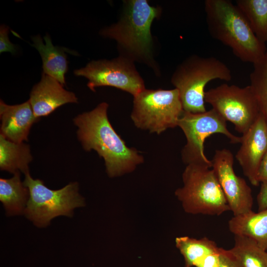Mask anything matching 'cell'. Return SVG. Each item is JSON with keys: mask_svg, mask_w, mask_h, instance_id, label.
Here are the masks:
<instances>
[{"mask_svg": "<svg viewBox=\"0 0 267 267\" xmlns=\"http://www.w3.org/2000/svg\"><path fill=\"white\" fill-rule=\"evenodd\" d=\"M204 9L210 35L240 60L254 64L264 57L265 43L258 39L236 4L229 0H206Z\"/></svg>", "mask_w": 267, "mask_h": 267, "instance_id": "cell-2", "label": "cell"}, {"mask_svg": "<svg viewBox=\"0 0 267 267\" xmlns=\"http://www.w3.org/2000/svg\"><path fill=\"white\" fill-rule=\"evenodd\" d=\"M257 200L259 211L267 209V181L262 183Z\"/></svg>", "mask_w": 267, "mask_h": 267, "instance_id": "cell-26", "label": "cell"}, {"mask_svg": "<svg viewBox=\"0 0 267 267\" xmlns=\"http://www.w3.org/2000/svg\"><path fill=\"white\" fill-rule=\"evenodd\" d=\"M253 65L250 76V86L256 97L260 112L267 125V49L264 57Z\"/></svg>", "mask_w": 267, "mask_h": 267, "instance_id": "cell-22", "label": "cell"}, {"mask_svg": "<svg viewBox=\"0 0 267 267\" xmlns=\"http://www.w3.org/2000/svg\"><path fill=\"white\" fill-rule=\"evenodd\" d=\"M204 101L226 121L232 123L242 134L258 118L260 112L251 86L240 88L222 84L205 91Z\"/></svg>", "mask_w": 267, "mask_h": 267, "instance_id": "cell-9", "label": "cell"}, {"mask_svg": "<svg viewBox=\"0 0 267 267\" xmlns=\"http://www.w3.org/2000/svg\"><path fill=\"white\" fill-rule=\"evenodd\" d=\"M176 245L183 256L185 267H195L206 256L218 251L214 241L206 237L195 239L188 236L176 238Z\"/></svg>", "mask_w": 267, "mask_h": 267, "instance_id": "cell-20", "label": "cell"}, {"mask_svg": "<svg viewBox=\"0 0 267 267\" xmlns=\"http://www.w3.org/2000/svg\"><path fill=\"white\" fill-rule=\"evenodd\" d=\"M63 86L54 78L42 73L40 81L33 87L29 99L36 118L47 116L64 104L78 102L75 93Z\"/></svg>", "mask_w": 267, "mask_h": 267, "instance_id": "cell-13", "label": "cell"}, {"mask_svg": "<svg viewBox=\"0 0 267 267\" xmlns=\"http://www.w3.org/2000/svg\"><path fill=\"white\" fill-rule=\"evenodd\" d=\"M20 173L0 179V200L8 216L24 213L29 199V189L21 181Z\"/></svg>", "mask_w": 267, "mask_h": 267, "instance_id": "cell-17", "label": "cell"}, {"mask_svg": "<svg viewBox=\"0 0 267 267\" xmlns=\"http://www.w3.org/2000/svg\"><path fill=\"white\" fill-rule=\"evenodd\" d=\"M220 250L211 254L201 260L195 267H218L220 260Z\"/></svg>", "mask_w": 267, "mask_h": 267, "instance_id": "cell-25", "label": "cell"}, {"mask_svg": "<svg viewBox=\"0 0 267 267\" xmlns=\"http://www.w3.org/2000/svg\"><path fill=\"white\" fill-rule=\"evenodd\" d=\"M258 178L260 183L267 181V152L260 164L258 171Z\"/></svg>", "mask_w": 267, "mask_h": 267, "instance_id": "cell-27", "label": "cell"}, {"mask_svg": "<svg viewBox=\"0 0 267 267\" xmlns=\"http://www.w3.org/2000/svg\"><path fill=\"white\" fill-rule=\"evenodd\" d=\"M108 106L102 102L93 110L78 115L73 122L84 149L95 150L103 159L108 176L114 178L134 171L144 159L136 149L129 147L115 131L108 118Z\"/></svg>", "mask_w": 267, "mask_h": 267, "instance_id": "cell-1", "label": "cell"}, {"mask_svg": "<svg viewBox=\"0 0 267 267\" xmlns=\"http://www.w3.org/2000/svg\"><path fill=\"white\" fill-rule=\"evenodd\" d=\"M231 78L230 70L220 60L193 54L177 66L171 83L178 91L183 111L199 113L206 111L204 96L207 84L215 79L228 82Z\"/></svg>", "mask_w": 267, "mask_h": 267, "instance_id": "cell-4", "label": "cell"}, {"mask_svg": "<svg viewBox=\"0 0 267 267\" xmlns=\"http://www.w3.org/2000/svg\"><path fill=\"white\" fill-rule=\"evenodd\" d=\"M0 134L16 143L28 140L30 129L39 119L34 114L29 100L20 104L10 105L0 101Z\"/></svg>", "mask_w": 267, "mask_h": 267, "instance_id": "cell-14", "label": "cell"}, {"mask_svg": "<svg viewBox=\"0 0 267 267\" xmlns=\"http://www.w3.org/2000/svg\"><path fill=\"white\" fill-rule=\"evenodd\" d=\"M124 3L118 22L102 29L100 34L117 42L121 56L155 68L151 26L159 16L160 8L150 5L146 0H126Z\"/></svg>", "mask_w": 267, "mask_h": 267, "instance_id": "cell-3", "label": "cell"}, {"mask_svg": "<svg viewBox=\"0 0 267 267\" xmlns=\"http://www.w3.org/2000/svg\"><path fill=\"white\" fill-rule=\"evenodd\" d=\"M32 45L39 51L43 62V73L50 76L62 85H66L65 75L68 70L65 48L52 44L50 36L44 37V42L40 35L32 38Z\"/></svg>", "mask_w": 267, "mask_h": 267, "instance_id": "cell-15", "label": "cell"}, {"mask_svg": "<svg viewBox=\"0 0 267 267\" xmlns=\"http://www.w3.org/2000/svg\"><path fill=\"white\" fill-rule=\"evenodd\" d=\"M33 159L30 146L24 142L10 141L0 135V168L15 174L29 172V164Z\"/></svg>", "mask_w": 267, "mask_h": 267, "instance_id": "cell-18", "label": "cell"}, {"mask_svg": "<svg viewBox=\"0 0 267 267\" xmlns=\"http://www.w3.org/2000/svg\"><path fill=\"white\" fill-rule=\"evenodd\" d=\"M211 167L190 163L182 174L183 185L175 194L187 213L219 216L230 211L216 175Z\"/></svg>", "mask_w": 267, "mask_h": 267, "instance_id": "cell-5", "label": "cell"}, {"mask_svg": "<svg viewBox=\"0 0 267 267\" xmlns=\"http://www.w3.org/2000/svg\"><path fill=\"white\" fill-rule=\"evenodd\" d=\"M236 5L258 39L267 42V0H237Z\"/></svg>", "mask_w": 267, "mask_h": 267, "instance_id": "cell-21", "label": "cell"}, {"mask_svg": "<svg viewBox=\"0 0 267 267\" xmlns=\"http://www.w3.org/2000/svg\"><path fill=\"white\" fill-rule=\"evenodd\" d=\"M211 161L212 168L233 216L252 211L253 198L251 188L243 178L235 173L231 152L226 148L216 150Z\"/></svg>", "mask_w": 267, "mask_h": 267, "instance_id": "cell-11", "label": "cell"}, {"mask_svg": "<svg viewBox=\"0 0 267 267\" xmlns=\"http://www.w3.org/2000/svg\"><path fill=\"white\" fill-rule=\"evenodd\" d=\"M240 143L235 157L251 183L258 186L259 167L267 152V125L261 113L248 130L242 134Z\"/></svg>", "mask_w": 267, "mask_h": 267, "instance_id": "cell-12", "label": "cell"}, {"mask_svg": "<svg viewBox=\"0 0 267 267\" xmlns=\"http://www.w3.org/2000/svg\"><path fill=\"white\" fill-rule=\"evenodd\" d=\"M234 246L229 250L240 267H267V251L244 236L235 235Z\"/></svg>", "mask_w": 267, "mask_h": 267, "instance_id": "cell-19", "label": "cell"}, {"mask_svg": "<svg viewBox=\"0 0 267 267\" xmlns=\"http://www.w3.org/2000/svg\"><path fill=\"white\" fill-rule=\"evenodd\" d=\"M183 131L186 143L181 150V159L185 164L197 163L212 167V162L206 157L204 151L205 139L215 134L225 135L231 143H240L241 137L229 132L226 121L212 108L203 113L183 111L178 123Z\"/></svg>", "mask_w": 267, "mask_h": 267, "instance_id": "cell-8", "label": "cell"}, {"mask_svg": "<svg viewBox=\"0 0 267 267\" xmlns=\"http://www.w3.org/2000/svg\"><path fill=\"white\" fill-rule=\"evenodd\" d=\"M218 267H240L229 250L220 248Z\"/></svg>", "mask_w": 267, "mask_h": 267, "instance_id": "cell-24", "label": "cell"}, {"mask_svg": "<svg viewBox=\"0 0 267 267\" xmlns=\"http://www.w3.org/2000/svg\"><path fill=\"white\" fill-rule=\"evenodd\" d=\"M23 183L30 193L24 214L38 227H46L52 219L59 216L72 217L75 208L85 205L77 182L52 190L43 180L33 179L29 172L25 174Z\"/></svg>", "mask_w": 267, "mask_h": 267, "instance_id": "cell-6", "label": "cell"}, {"mask_svg": "<svg viewBox=\"0 0 267 267\" xmlns=\"http://www.w3.org/2000/svg\"><path fill=\"white\" fill-rule=\"evenodd\" d=\"M8 29L5 25H1L0 28V53L10 52L14 53L16 47L12 44L8 37Z\"/></svg>", "mask_w": 267, "mask_h": 267, "instance_id": "cell-23", "label": "cell"}, {"mask_svg": "<svg viewBox=\"0 0 267 267\" xmlns=\"http://www.w3.org/2000/svg\"><path fill=\"white\" fill-rule=\"evenodd\" d=\"M228 228L234 235L250 238L267 251V209L233 216L228 221Z\"/></svg>", "mask_w": 267, "mask_h": 267, "instance_id": "cell-16", "label": "cell"}, {"mask_svg": "<svg viewBox=\"0 0 267 267\" xmlns=\"http://www.w3.org/2000/svg\"><path fill=\"white\" fill-rule=\"evenodd\" d=\"M77 76L88 80L87 86L95 91L97 87H113L136 95L145 89L144 81L134 62L120 55L112 60H93L74 71Z\"/></svg>", "mask_w": 267, "mask_h": 267, "instance_id": "cell-10", "label": "cell"}, {"mask_svg": "<svg viewBox=\"0 0 267 267\" xmlns=\"http://www.w3.org/2000/svg\"><path fill=\"white\" fill-rule=\"evenodd\" d=\"M183 112L177 89H145L134 96L131 118L137 128L160 134L178 126Z\"/></svg>", "mask_w": 267, "mask_h": 267, "instance_id": "cell-7", "label": "cell"}]
</instances>
